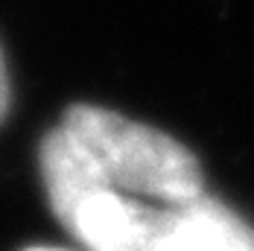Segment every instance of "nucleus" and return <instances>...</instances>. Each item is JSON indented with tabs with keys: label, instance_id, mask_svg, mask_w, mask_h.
<instances>
[{
	"label": "nucleus",
	"instance_id": "nucleus-5",
	"mask_svg": "<svg viewBox=\"0 0 254 251\" xmlns=\"http://www.w3.org/2000/svg\"><path fill=\"white\" fill-rule=\"evenodd\" d=\"M24 251H64V249H41V246H32V249H24Z\"/></svg>",
	"mask_w": 254,
	"mask_h": 251
},
{
	"label": "nucleus",
	"instance_id": "nucleus-2",
	"mask_svg": "<svg viewBox=\"0 0 254 251\" xmlns=\"http://www.w3.org/2000/svg\"><path fill=\"white\" fill-rule=\"evenodd\" d=\"M41 181L56 219L91 251H146L155 201L111 187L91 155L56 126L38 149Z\"/></svg>",
	"mask_w": 254,
	"mask_h": 251
},
{
	"label": "nucleus",
	"instance_id": "nucleus-1",
	"mask_svg": "<svg viewBox=\"0 0 254 251\" xmlns=\"http://www.w3.org/2000/svg\"><path fill=\"white\" fill-rule=\"evenodd\" d=\"M59 126L91 155L105 181L126 196L181 204L204 193L199 158L155 126L85 102L70 105Z\"/></svg>",
	"mask_w": 254,
	"mask_h": 251
},
{
	"label": "nucleus",
	"instance_id": "nucleus-4",
	"mask_svg": "<svg viewBox=\"0 0 254 251\" xmlns=\"http://www.w3.org/2000/svg\"><path fill=\"white\" fill-rule=\"evenodd\" d=\"M9 111V79H6V67H3V56H0V123Z\"/></svg>",
	"mask_w": 254,
	"mask_h": 251
},
{
	"label": "nucleus",
	"instance_id": "nucleus-3",
	"mask_svg": "<svg viewBox=\"0 0 254 251\" xmlns=\"http://www.w3.org/2000/svg\"><path fill=\"white\" fill-rule=\"evenodd\" d=\"M146 251H254V228L210 196L155 204Z\"/></svg>",
	"mask_w": 254,
	"mask_h": 251
}]
</instances>
